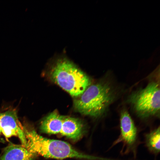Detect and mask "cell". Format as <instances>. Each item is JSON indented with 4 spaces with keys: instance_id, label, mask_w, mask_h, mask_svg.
<instances>
[{
    "instance_id": "obj_4",
    "label": "cell",
    "mask_w": 160,
    "mask_h": 160,
    "mask_svg": "<svg viewBox=\"0 0 160 160\" xmlns=\"http://www.w3.org/2000/svg\"><path fill=\"white\" fill-rule=\"evenodd\" d=\"M129 100L140 117L159 116L160 88L158 82H150L143 89L133 93Z\"/></svg>"
},
{
    "instance_id": "obj_5",
    "label": "cell",
    "mask_w": 160,
    "mask_h": 160,
    "mask_svg": "<svg viewBox=\"0 0 160 160\" xmlns=\"http://www.w3.org/2000/svg\"><path fill=\"white\" fill-rule=\"evenodd\" d=\"M0 127L1 133L6 137H18L22 145L25 147L27 141L24 126L20 121L16 110H9L0 113Z\"/></svg>"
},
{
    "instance_id": "obj_8",
    "label": "cell",
    "mask_w": 160,
    "mask_h": 160,
    "mask_svg": "<svg viewBox=\"0 0 160 160\" xmlns=\"http://www.w3.org/2000/svg\"><path fill=\"white\" fill-rule=\"evenodd\" d=\"M65 117L56 111L49 113L41 123L40 129L41 132L48 134L60 133Z\"/></svg>"
},
{
    "instance_id": "obj_2",
    "label": "cell",
    "mask_w": 160,
    "mask_h": 160,
    "mask_svg": "<svg viewBox=\"0 0 160 160\" xmlns=\"http://www.w3.org/2000/svg\"><path fill=\"white\" fill-rule=\"evenodd\" d=\"M23 130L27 141L25 147L34 155L39 154L46 158L60 159L67 158L96 159L78 151L65 142L44 137L34 130L29 129L24 127Z\"/></svg>"
},
{
    "instance_id": "obj_3",
    "label": "cell",
    "mask_w": 160,
    "mask_h": 160,
    "mask_svg": "<svg viewBox=\"0 0 160 160\" xmlns=\"http://www.w3.org/2000/svg\"><path fill=\"white\" fill-rule=\"evenodd\" d=\"M52 81L73 97L80 96L91 84L89 77L67 59L57 60L49 73Z\"/></svg>"
},
{
    "instance_id": "obj_6",
    "label": "cell",
    "mask_w": 160,
    "mask_h": 160,
    "mask_svg": "<svg viewBox=\"0 0 160 160\" xmlns=\"http://www.w3.org/2000/svg\"><path fill=\"white\" fill-rule=\"evenodd\" d=\"M120 128L121 140L129 146L134 145L137 140V128L128 112L125 110L121 114Z\"/></svg>"
},
{
    "instance_id": "obj_11",
    "label": "cell",
    "mask_w": 160,
    "mask_h": 160,
    "mask_svg": "<svg viewBox=\"0 0 160 160\" xmlns=\"http://www.w3.org/2000/svg\"><path fill=\"white\" fill-rule=\"evenodd\" d=\"M1 127H0V134H1Z\"/></svg>"
},
{
    "instance_id": "obj_9",
    "label": "cell",
    "mask_w": 160,
    "mask_h": 160,
    "mask_svg": "<svg viewBox=\"0 0 160 160\" xmlns=\"http://www.w3.org/2000/svg\"><path fill=\"white\" fill-rule=\"evenodd\" d=\"M34 156L22 145L12 144L4 149L0 160H31Z\"/></svg>"
},
{
    "instance_id": "obj_7",
    "label": "cell",
    "mask_w": 160,
    "mask_h": 160,
    "mask_svg": "<svg viewBox=\"0 0 160 160\" xmlns=\"http://www.w3.org/2000/svg\"><path fill=\"white\" fill-rule=\"evenodd\" d=\"M84 129L83 124L79 119L65 116L60 134L72 140H77L82 136Z\"/></svg>"
},
{
    "instance_id": "obj_10",
    "label": "cell",
    "mask_w": 160,
    "mask_h": 160,
    "mask_svg": "<svg viewBox=\"0 0 160 160\" xmlns=\"http://www.w3.org/2000/svg\"><path fill=\"white\" fill-rule=\"evenodd\" d=\"M160 127L152 130L145 135L146 145L148 150L155 154L160 152Z\"/></svg>"
},
{
    "instance_id": "obj_1",
    "label": "cell",
    "mask_w": 160,
    "mask_h": 160,
    "mask_svg": "<svg viewBox=\"0 0 160 160\" xmlns=\"http://www.w3.org/2000/svg\"><path fill=\"white\" fill-rule=\"evenodd\" d=\"M116 95L115 89L110 82L101 81L88 87L74 100V106L82 114L99 117L106 112Z\"/></svg>"
}]
</instances>
